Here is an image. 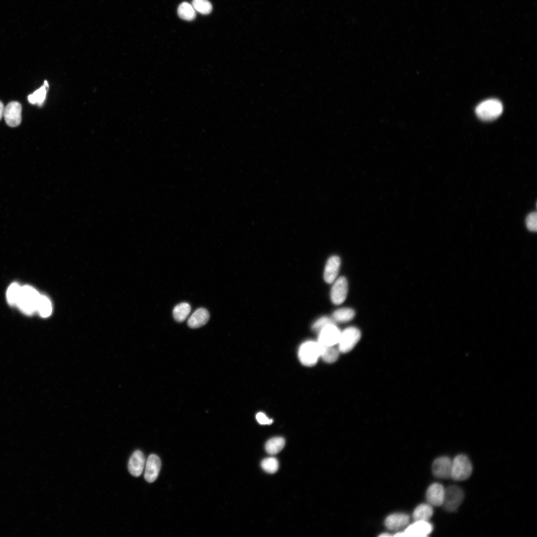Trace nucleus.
<instances>
[{
	"label": "nucleus",
	"mask_w": 537,
	"mask_h": 537,
	"mask_svg": "<svg viewBox=\"0 0 537 537\" xmlns=\"http://www.w3.org/2000/svg\"><path fill=\"white\" fill-rule=\"evenodd\" d=\"M40 295L39 292L31 286H21L16 305L24 314L32 315L37 311Z\"/></svg>",
	"instance_id": "nucleus-1"
},
{
	"label": "nucleus",
	"mask_w": 537,
	"mask_h": 537,
	"mask_svg": "<svg viewBox=\"0 0 537 537\" xmlns=\"http://www.w3.org/2000/svg\"><path fill=\"white\" fill-rule=\"evenodd\" d=\"M323 346L318 341H307L299 347L298 353L300 362L305 366L314 365L320 357Z\"/></svg>",
	"instance_id": "nucleus-2"
},
{
	"label": "nucleus",
	"mask_w": 537,
	"mask_h": 537,
	"mask_svg": "<svg viewBox=\"0 0 537 537\" xmlns=\"http://www.w3.org/2000/svg\"><path fill=\"white\" fill-rule=\"evenodd\" d=\"M503 105L496 99H489L480 103L475 108L477 116L484 121H491L498 118L502 113Z\"/></svg>",
	"instance_id": "nucleus-3"
},
{
	"label": "nucleus",
	"mask_w": 537,
	"mask_h": 537,
	"mask_svg": "<svg viewBox=\"0 0 537 537\" xmlns=\"http://www.w3.org/2000/svg\"><path fill=\"white\" fill-rule=\"evenodd\" d=\"M472 472V464L466 456L458 455L452 460L451 478L453 479L464 480L470 477Z\"/></svg>",
	"instance_id": "nucleus-4"
},
{
	"label": "nucleus",
	"mask_w": 537,
	"mask_h": 537,
	"mask_svg": "<svg viewBox=\"0 0 537 537\" xmlns=\"http://www.w3.org/2000/svg\"><path fill=\"white\" fill-rule=\"evenodd\" d=\"M463 499L464 493L462 490L456 485H450L445 489L442 506L446 511L453 512L459 507Z\"/></svg>",
	"instance_id": "nucleus-5"
},
{
	"label": "nucleus",
	"mask_w": 537,
	"mask_h": 537,
	"mask_svg": "<svg viewBox=\"0 0 537 537\" xmlns=\"http://www.w3.org/2000/svg\"><path fill=\"white\" fill-rule=\"evenodd\" d=\"M361 333L356 327H350L341 333L338 342L340 352L346 353L351 351L360 339Z\"/></svg>",
	"instance_id": "nucleus-6"
},
{
	"label": "nucleus",
	"mask_w": 537,
	"mask_h": 537,
	"mask_svg": "<svg viewBox=\"0 0 537 537\" xmlns=\"http://www.w3.org/2000/svg\"><path fill=\"white\" fill-rule=\"evenodd\" d=\"M432 525L429 521H417L407 527L403 531L397 533L393 536L409 537H425L433 531Z\"/></svg>",
	"instance_id": "nucleus-7"
},
{
	"label": "nucleus",
	"mask_w": 537,
	"mask_h": 537,
	"mask_svg": "<svg viewBox=\"0 0 537 537\" xmlns=\"http://www.w3.org/2000/svg\"><path fill=\"white\" fill-rule=\"evenodd\" d=\"M341 333L335 323L328 324L319 332L318 342L323 346H334L338 343Z\"/></svg>",
	"instance_id": "nucleus-8"
},
{
	"label": "nucleus",
	"mask_w": 537,
	"mask_h": 537,
	"mask_svg": "<svg viewBox=\"0 0 537 537\" xmlns=\"http://www.w3.org/2000/svg\"><path fill=\"white\" fill-rule=\"evenodd\" d=\"M22 107L16 101H11L4 107L3 115L6 124L11 127L18 126L21 121Z\"/></svg>",
	"instance_id": "nucleus-9"
},
{
	"label": "nucleus",
	"mask_w": 537,
	"mask_h": 537,
	"mask_svg": "<svg viewBox=\"0 0 537 537\" xmlns=\"http://www.w3.org/2000/svg\"><path fill=\"white\" fill-rule=\"evenodd\" d=\"M452 460L447 456L437 458L433 462L432 472L437 477L443 479L451 478Z\"/></svg>",
	"instance_id": "nucleus-10"
},
{
	"label": "nucleus",
	"mask_w": 537,
	"mask_h": 537,
	"mask_svg": "<svg viewBox=\"0 0 537 537\" xmlns=\"http://www.w3.org/2000/svg\"><path fill=\"white\" fill-rule=\"evenodd\" d=\"M348 289V281L344 276L339 277L334 283L331 291V299L336 305L342 304L346 299Z\"/></svg>",
	"instance_id": "nucleus-11"
},
{
	"label": "nucleus",
	"mask_w": 537,
	"mask_h": 537,
	"mask_svg": "<svg viewBox=\"0 0 537 537\" xmlns=\"http://www.w3.org/2000/svg\"><path fill=\"white\" fill-rule=\"evenodd\" d=\"M161 467V461L159 457L150 454L145 463L144 478L146 481L152 483L158 478Z\"/></svg>",
	"instance_id": "nucleus-12"
},
{
	"label": "nucleus",
	"mask_w": 537,
	"mask_h": 537,
	"mask_svg": "<svg viewBox=\"0 0 537 537\" xmlns=\"http://www.w3.org/2000/svg\"><path fill=\"white\" fill-rule=\"evenodd\" d=\"M145 458L143 453L140 450H135L130 456L128 469L133 476L139 477L143 472L145 465Z\"/></svg>",
	"instance_id": "nucleus-13"
},
{
	"label": "nucleus",
	"mask_w": 537,
	"mask_h": 537,
	"mask_svg": "<svg viewBox=\"0 0 537 537\" xmlns=\"http://www.w3.org/2000/svg\"><path fill=\"white\" fill-rule=\"evenodd\" d=\"M445 488L441 484L435 483L431 484L426 492V499L432 506H442L444 501Z\"/></svg>",
	"instance_id": "nucleus-14"
},
{
	"label": "nucleus",
	"mask_w": 537,
	"mask_h": 537,
	"mask_svg": "<svg viewBox=\"0 0 537 537\" xmlns=\"http://www.w3.org/2000/svg\"><path fill=\"white\" fill-rule=\"evenodd\" d=\"M340 264V259L337 256H332L328 259L324 272V278L326 282L331 283L334 282L338 274Z\"/></svg>",
	"instance_id": "nucleus-15"
},
{
	"label": "nucleus",
	"mask_w": 537,
	"mask_h": 537,
	"mask_svg": "<svg viewBox=\"0 0 537 537\" xmlns=\"http://www.w3.org/2000/svg\"><path fill=\"white\" fill-rule=\"evenodd\" d=\"M409 516L405 514L395 513L389 515L385 520V525L391 530H397L407 525Z\"/></svg>",
	"instance_id": "nucleus-16"
},
{
	"label": "nucleus",
	"mask_w": 537,
	"mask_h": 537,
	"mask_svg": "<svg viewBox=\"0 0 537 537\" xmlns=\"http://www.w3.org/2000/svg\"><path fill=\"white\" fill-rule=\"evenodd\" d=\"M209 319V313L207 309L199 308L190 316L187 321V325L191 328H198L207 323Z\"/></svg>",
	"instance_id": "nucleus-17"
},
{
	"label": "nucleus",
	"mask_w": 537,
	"mask_h": 537,
	"mask_svg": "<svg viewBox=\"0 0 537 537\" xmlns=\"http://www.w3.org/2000/svg\"><path fill=\"white\" fill-rule=\"evenodd\" d=\"M433 514L432 506L429 503L421 504L414 510L413 518L415 521H428Z\"/></svg>",
	"instance_id": "nucleus-18"
},
{
	"label": "nucleus",
	"mask_w": 537,
	"mask_h": 537,
	"mask_svg": "<svg viewBox=\"0 0 537 537\" xmlns=\"http://www.w3.org/2000/svg\"><path fill=\"white\" fill-rule=\"evenodd\" d=\"M191 307L187 302H181L174 308L173 314L175 320L178 322L184 321L189 314Z\"/></svg>",
	"instance_id": "nucleus-19"
},
{
	"label": "nucleus",
	"mask_w": 537,
	"mask_h": 537,
	"mask_svg": "<svg viewBox=\"0 0 537 537\" xmlns=\"http://www.w3.org/2000/svg\"><path fill=\"white\" fill-rule=\"evenodd\" d=\"M285 445L284 439L280 437H274L268 440L265 445L266 451L270 454H275L280 451Z\"/></svg>",
	"instance_id": "nucleus-20"
},
{
	"label": "nucleus",
	"mask_w": 537,
	"mask_h": 537,
	"mask_svg": "<svg viewBox=\"0 0 537 537\" xmlns=\"http://www.w3.org/2000/svg\"><path fill=\"white\" fill-rule=\"evenodd\" d=\"M52 304L50 300L45 295H40L37 306V311L42 317H47L52 313Z\"/></svg>",
	"instance_id": "nucleus-21"
},
{
	"label": "nucleus",
	"mask_w": 537,
	"mask_h": 537,
	"mask_svg": "<svg viewBox=\"0 0 537 537\" xmlns=\"http://www.w3.org/2000/svg\"><path fill=\"white\" fill-rule=\"evenodd\" d=\"M178 14L181 19L189 21L194 19L196 16L192 5L186 2H183L179 6Z\"/></svg>",
	"instance_id": "nucleus-22"
},
{
	"label": "nucleus",
	"mask_w": 537,
	"mask_h": 537,
	"mask_svg": "<svg viewBox=\"0 0 537 537\" xmlns=\"http://www.w3.org/2000/svg\"><path fill=\"white\" fill-rule=\"evenodd\" d=\"M355 311L350 308H342L336 310L333 314L334 321L345 322L351 320L355 316Z\"/></svg>",
	"instance_id": "nucleus-23"
},
{
	"label": "nucleus",
	"mask_w": 537,
	"mask_h": 537,
	"mask_svg": "<svg viewBox=\"0 0 537 537\" xmlns=\"http://www.w3.org/2000/svg\"><path fill=\"white\" fill-rule=\"evenodd\" d=\"M339 355V350L334 346H323L320 357L325 362L332 363L337 360Z\"/></svg>",
	"instance_id": "nucleus-24"
},
{
	"label": "nucleus",
	"mask_w": 537,
	"mask_h": 537,
	"mask_svg": "<svg viewBox=\"0 0 537 537\" xmlns=\"http://www.w3.org/2000/svg\"><path fill=\"white\" fill-rule=\"evenodd\" d=\"M21 286L17 283L11 284L6 291V299L9 305H16Z\"/></svg>",
	"instance_id": "nucleus-25"
},
{
	"label": "nucleus",
	"mask_w": 537,
	"mask_h": 537,
	"mask_svg": "<svg viewBox=\"0 0 537 537\" xmlns=\"http://www.w3.org/2000/svg\"><path fill=\"white\" fill-rule=\"evenodd\" d=\"M46 86H43L28 96V100L31 104L37 103L41 105L44 101L47 92Z\"/></svg>",
	"instance_id": "nucleus-26"
},
{
	"label": "nucleus",
	"mask_w": 537,
	"mask_h": 537,
	"mask_svg": "<svg viewBox=\"0 0 537 537\" xmlns=\"http://www.w3.org/2000/svg\"><path fill=\"white\" fill-rule=\"evenodd\" d=\"M192 5L195 10L203 14L210 13L212 9L211 4L208 0H193Z\"/></svg>",
	"instance_id": "nucleus-27"
},
{
	"label": "nucleus",
	"mask_w": 537,
	"mask_h": 537,
	"mask_svg": "<svg viewBox=\"0 0 537 537\" xmlns=\"http://www.w3.org/2000/svg\"><path fill=\"white\" fill-rule=\"evenodd\" d=\"M261 465L263 469L269 473L276 472L278 468V460L273 457L265 458L261 462Z\"/></svg>",
	"instance_id": "nucleus-28"
},
{
	"label": "nucleus",
	"mask_w": 537,
	"mask_h": 537,
	"mask_svg": "<svg viewBox=\"0 0 537 537\" xmlns=\"http://www.w3.org/2000/svg\"><path fill=\"white\" fill-rule=\"evenodd\" d=\"M526 224L528 229L532 231L537 230V214L536 212L530 213L526 219Z\"/></svg>",
	"instance_id": "nucleus-29"
},
{
	"label": "nucleus",
	"mask_w": 537,
	"mask_h": 537,
	"mask_svg": "<svg viewBox=\"0 0 537 537\" xmlns=\"http://www.w3.org/2000/svg\"><path fill=\"white\" fill-rule=\"evenodd\" d=\"M332 323H335L332 319L327 317H323L314 323L312 325V329L315 331L319 332L326 325Z\"/></svg>",
	"instance_id": "nucleus-30"
},
{
	"label": "nucleus",
	"mask_w": 537,
	"mask_h": 537,
	"mask_svg": "<svg viewBox=\"0 0 537 537\" xmlns=\"http://www.w3.org/2000/svg\"><path fill=\"white\" fill-rule=\"evenodd\" d=\"M256 417L258 423L261 425H270L273 422L272 419H269L263 412L258 413Z\"/></svg>",
	"instance_id": "nucleus-31"
},
{
	"label": "nucleus",
	"mask_w": 537,
	"mask_h": 537,
	"mask_svg": "<svg viewBox=\"0 0 537 537\" xmlns=\"http://www.w3.org/2000/svg\"><path fill=\"white\" fill-rule=\"evenodd\" d=\"M4 108V107L3 104L0 100V120L1 119V118H2V116H3Z\"/></svg>",
	"instance_id": "nucleus-32"
},
{
	"label": "nucleus",
	"mask_w": 537,
	"mask_h": 537,
	"mask_svg": "<svg viewBox=\"0 0 537 537\" xmlns=\"http://www.w3.org/2000/svg\"><path fill=\"white\" fill-rule=\"evenodd\" d=\"M379 536L381 537H391V536H393L389 534H388V533H383L382 534H380Z\"/></svg>",
	"instance_id": "nucleus-33"
},
{
	"label": "nucleus",
	"mask_w": 537,
	"mask_h": 537,
	"mask_svg": "<svg viewBox=\"0 0 537 537\" xmlns=\"http://www.w3.org/2000/svg\"><path fill=\"white\" fill-rule=\"evenodd\" d=\"M44 85L46 86V87H48V82L46 81H44Z\"/></svg>",
	"instance_id": "nucleus-34"
}]
</instances>
